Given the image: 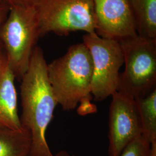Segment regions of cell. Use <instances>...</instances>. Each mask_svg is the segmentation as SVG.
I'll list each match as a JSON object with an SVG mask.
<instances>
[{
    "mask_svg": "<svg viewBox=\"0 0 156 156\" xmlns=\"http://www.w3.org/2000/svg\"><path fill=\"white\" fill-rule=\"evenodd\" d=\"M48 75L58 104L74 109L91 95L93 62L83 43L71 46L65 55L48 64Z\"/></svg>",
    "mask_w": 156,
    "mask_h": 156,
    "instance_id": "obj_2",
    "label": "cell"
},
{
    "mask_svg": "<svg viewBox=\"0 0 156 156\" xmlns=\"http://www.w3.org/2000/svg\"><path fill=\"white\" fill-rule=\"evenodd\" d=\"M137 34L156 40V0H129Z\"/></svg>",
    "mask_w": 156,
    "mask_h": 156,
    "instance_id": "obj_10",
    "label": "cell"
},
{
    "mask_svg": "<svg viewBox=\"0 0 156 156\" xmlns=\"http://www.w3.org/2000/svg\"><path fill=\"white\" fill-rule=\"evenodd\" d=\"M136 101L142 128V135L150 143L156 141V87Z\"/></svg>",
    "mask_w": 156,
    "mask_h": 156,
    "instance_id": "obj_12",
    "label": "cell"
},
{
    "mask_svg": "<svg viewBox=\"0 0 156 156\" xmlns=\"http://www.w3.org/2000/svg\"><path fill=\"white\" fill-rule=\"evenodd\" d=\"M109 112V156H119L133 140L142 135L140 113L133 97L120 91L112 95Z\"/></svg>",
    "mask_w": 156,
    "mask_h": 156,
    "instance_id": "obj_7",
    "label": "cell"
},
{
    "mask_svg": "<svg viewBox=\"0 0 156 156\" xmlns=\"http://www.w3.org/2000/svg\"><path fill=\"white\" fill-rule=\"evenodd\" d=\"M41 37L35 6H12L1 30L2 49L20 81Z\"/></svg>",
    "mask_w": 156,
    "mask_h": 156,
    "instance_id": "obj_3",
    "label": "cell"
},
{
    "mask_svg": "<svg viewBox=\"0 0 156 156\" xmlns=\"http://www.w3.org/2000/svg\"><path fill=\"white\" fill-rule=\"evenodd\" d=\"M69 156V155L68 154L67 151H61L60 152H58V153H57L55 156Z\"/></svg>",
    "mask_w": 156,
    "mask_h": 156,
    "instance_id": "obj_17",
    "label": "cell"
},
{
    "mask_svg": "<svg viewBox=\"0 0 156 156\" xmlns=\"http://www.w3.org/2000/svg\"><path fill=\"white\" fill-rule=\"evenodd\" d=\"M149 156H156V141L151 143V150Z\"/></svg>",
    "mask_w": 156,
    "mask_h": 156,
    "instance_id": "obj_16",
    "label": "cell"
},
{
    "mask_svg": "<svg viewBox=\"0 0 156 156\" xmlns=\"http://www.w3.org/2000/svg\"><path fill=\"white\" fill-rule=\"evenodd\" d=\"M124 69L120 75L117 91L134 98L156 87V40L136 35L119 41Z\"/></svg>",
    "mask_w": 156,
    "mask_h": 156,
    "instance_id": "obj_4",
    "label": "cell"
},
{
    "mask_svg": "<svg viewBox=\"0 0 156 156\" xmlns=\"http://www.w3.org/2000/svg\"><path fill=\"white\" fill-rule=\"evenodd\" d=\"M35 8L41 37L49 33L67 36L78 31L95 33L93 0H39Z\"/></svg>",
    "mask_w": 156,
    "mask_h": 156,
    "instance_id": "obj_5",
    "label": "cell"
},
{
    "mask_svg": "<svg viewBox=\"0 0 156 156\" xmlns=\"http://www.w3.org/2000/svg\"><path fill=\"white\" fill-rule=\"evenodd\" d=\"M83 43L93 62L91 95L95 101L104 100L117 91L124 64L121 46L117 41L102 38L96 33L84 35Z\"/></svg>",
    "mask_w": 156,
    "mask_h": 156,
    "instance_id": "obj_6",
    "label": "cell"
},
{
    "mask_svg": "<svg viewBox=\"0 0 156 156\" xmlns=\"http://www.w3.org/2000/svg\"><path fill=\"white\" fill-rule=\"evenodd\" d=\"M31 147V136L28 130L0 127V156H30Z\"/></svg>",
    "mask_w": 156,
    "mask_h": 156,
    "instance_id": "obj_11",
    "label": "cell"
},
{
    "mask_svg": "<svg viewBox=\"0 0 156 156\" xmlns=\"http://www.w3.org/2000/svg\"><path fill=\"white\" fill-rule=\"evenodd\" d=\"M150 150V142L141 135L127 145L119 156H149Z\"/></svg>",
    "mask_w": 156,
    "mask_h": 156,
    "instance_id": "obj_13",
    "label": "cell"
},
{
    "mask_svg": "<svg viewBox=\"0 0 156 156\" xmlns=\"http://www.w3.org/2000/svg\"><path fill=\"white\" fill-rule=\"evenodd\" d=\"M15 75L5 51L0 50V127L22 130L18 114Z\"/></svg>",
    "mask_w": 156,
    "mask_h": 156,
    "instance_id": "obj_9",
    "label": "cell"
},
{
    "mask_svg": "<svg viewBox=\"0 0 156 156\" xmlns=\"http://www.w3.org/2000/svg\"><path fill=\"white\" fill-rule=\"evenodd\" d=\"M23 128L31 136L30 156H53L46 133L58 105L48 75V64L43 50L36 46L28 68L20 80Z\"/></svg>",
    "mask_w": 156,
    "mask_h": 156,
    "instance_id": "obj_1",
    "label": "cell"
},
{
    "mask_svg": "<svg viewBox=\"0 0 156 156\" xmlns=\"http://www.w3.org/2000/svg\"><path fill=\"white\" fill-rule=\"evenodd\" d=\"M10 7L12 6H35L39 0H4Z\"/></svg>",
    "mask_w": 156,
    "mask_h": 156,
    "instance_id": "obj_15",
    "label": "cell"
},
{
    "mask_svg": "<svg viewBox=\"0 0 156 156\" xmlns=\"http://www.w3.org/2000/svg\"><path fill=\"white\" fill-rule=\"evenodd\" d=\"M10 10V6L7 4L4 0H0V33L3 24L8 15ZM2 48L0 38V50Z\"/></svg>",
    "mask_w": 156,
    "mask_h": 156,
    "instance_id": "obj_14",
    "label": "cell"
},
{
    "mask_svg": "<svg viewBox=\"0 0 156 156\" xmlns=\"http://www.w3.org/2000/svg\"><path fill=\"white\" fill-rule=\"evenodd\" d=\"M93 1L98 36L119 42L137 35L129 0Z\"/></svg>",
    "mask_w": 156,
    "mask_h": 156,
    "instance_id": "obj_8",
    "label": "cell"
}]
</instances>
